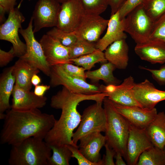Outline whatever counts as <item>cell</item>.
<instances>
[{"instance_id": "6da1fadb", "label": "cell", "mask_w": 165, "mask_h": 165, "mask_svg": "<svg viewBox=\"0 0 165 165\" xmlns=\"http://www.w3.org/2000/svg\"><path fill=\"white\" fill-rule=\"evenodd\" d=\"M107 97L105 93L85 94L75 93L63 86L51 98L50 105L53 108L60 109L61 115L44 139L50 145H72L74 130L79 125L82 115L77 107L81 102L86 100L95 101H103Z\"/></svg>"}, {"instance_id": "7a4b0ae2", "label": "cell", "mask_w": 165, "mask_h": 165, "mask_svg": "<svg viewBox=\"0 0 165 165\" xmlns=\"http://www.w3.org/2000/svg\"><path fill=\"white\" fill-rule=\"evenodd\" d=\"M3 119L0 142L11 145L31 137L44 139L57 121L53 115L42 113L39 109L20 111L10 108L6 111Z\"/></svg>"}, {"instance_id": "3957f363", "label": "cell", "mask_w": 165, "mask_h": 165, "mask_svg": "<svg viewBox=\"0 0 165 165\" xmlns=\"http://www.w3.org/2000/svg\"><path fill=\"white\" fill-rule=\"evenodd\" d=\"M52 150L44 139L31 137L12 145L10 165H47Z\"/></svg>"}, {"instance_id": "277c9868", "label": "cell", "mask_w": 165, "mask_h": 165, "mask_svg": "<svg viewBox=\"0 0 165 165\" xmlns=\"http://www.w3.org/2000/svg\"><path fill=\"white\" fill-rule=\"evenodd\" d=\"M103 104L107 115L105 132L106 143L116 153L120 154L125 160L130 124L116 111L107 97L104 99Z\"/></svg>"}, {"instance_id": "5b68a950", "label": "cell", "mask_w": 165, "mask_h": 165, "mask_svg": "<svg viewBox=\"0 0 165 165\" xmlns=\"http://www.w3.org/2000/svg\"><path fill=\"white\" fill-rule=\"evenodd\" d=\"M103 101H95L84 110L79 126L72 136L73 143L78 142L85 136L94 132H105L107 115L102 106Z\"/></svg>"}, {"instance_id": "8992f818", "label": "cell", "mask_w": 165, "mask_h": 165, "mask_svg": "<svg viewBox=\"0 0 165 165\" xmlns=\"http://www.w3.org/2000/svg\"><path fill=\"white\" fill-rule=\"evenodd\" d=\"M50 84L51 86L62 85L75 93L90 95L102 93L100 85L88 83L82 79L66 72L59 65L50 66Z\"/></svg>"}, {"instance_id": "52a82bcc", "label": "cell", "mask_w": 165, "mask_h": 165, "mask_svg": "<svg viewBox=\"0 0 165 165\" xmlns=\"http://www.w3.org/2000/svg\"><path fill=\"white\" fill-rule=\"evenodd\" d=\"M153 22L146 13L142 3L124 19V30L136 44L149 39Z\"/></svg>"}, {"instance_id": "ba28073f", "label": "cell", "mask_w": 165, "mask_h": 165, "mask_svg": "<svg viewBox=\"0 0 165 165\" xmlns=\"http://www.w3.org/2000/svg\"><path fill=\"white\" fill-rule=\"evenodd\" d=\"M33 20L31 17L28 27L19 29L26 45L24 54L20 57L33 65L46 75L49 76L50 66L46 61L40 43L35 39L33 31Z\"/></svg>"}, {"instance_id": "9c48e42d", "label": "cell", "mask_w": 165, "mask_h": 165, "mask_svg": "<svg viewBox=\"0 0 165 165\" xmlns=\"http://www.w3.org/2000/svg\"><path fill=\"white\" fill-rule=\"evenodd\" d=\"M25 18L17 7L9 13L7 19L0 27V39L12 45L15 56L20 58L26 52V45L20 39L18 32Z\"/></svg>"}, {"instance_id": "30bf717a", "label": "cell", "mask_w": 165, "mask_h": 165, "mask_svg": "<svg viewBox=\"0 0 165 165\" xmlns=\"http://www.w3.org/2000/svg\"><path fill=\"white\" fill-rule=\"evenodd\" d=\"M100 15L84 13L73 32L78 38L93 43L98 41L109 21Z\"/></svg>"}, {"instance_id": "8fae6325", "label": "cell", "mask_w": 165, "mask_h": 165, "mask_svg": "<svg viewBox=\"0 0 165 165\" xmlns=\"http://www.w3.org/2000/svg\"><path fill=\"white\" fill-rule=\"evenodd\" d=\"M56 0H38L31 17L34 22L35 33L41 29L56 27L61 6Z\"/></svg>"}, {"instance_id": "7c38bea8", "label": "cell", "mask_w": 165, "mask_h": 165, "mask_svg": "<svg viewBox=\"0 0 165 165\" xmlns=\"http://www.w3.org/2000/svg\"><path fill=\"white\" fill-rule=\"evenodd\" d=\"M153 146L145 129L130 124L125 159L127 164L137 165L141 154Z\"/></svg>"}, {"instance_id": "4fadbf2b", "label": "cell", "mask_w": 165, "mask_h": 165, "mask_svg": "<svg viewBox=\"0 0 165 165\" xmlns=\"http://www.w3.org/2000/svg\"><path fill=\"white\" fill-rule=\"evenodd\" d=\"M85 13L78 0L63 3L61 5L56 27L66 32H73Z\"/></svg>"}, {"instance_id": "5bb4252c", "label": "cell", "mask_w": 165, "mask_h": 165, "mask_svg": "<svg viewBox=\"0 0 165 165\" xmlns=\"http://www.w3.org/2000/svg\"><path fill=\"white\" fill-rule=\"evenodd\" d=\"M134 97L140 106L150 110L159 102L165 100V91L159 90L147 79L135 83L133 88Z\"/></svg>"}, {"instance_id": "9a60e30c", "label": "cell", "mask_w": 165, "mask_h": 165, "mask_svg": "<svg viewBox=\"0 0 165 165\" xmlns=\"http://www.w3.org/2000/svg\"><path fill=\"white\" fill-rule=\"evenodd\" d=\"M111 102L116 111L130 124L141 129H145L157 113L155 108L148 110L138 106H124Z\"/></svg>"}, {"instance_id": "2e32d148", "label": "cell", "mask_w": 165, "mask_h": 165, "mask_svg": "<svg viewBox=\"0 0 165 165\" xmlns=\"http://www.w3.org/2000/svg\"><path fill=\"white\" fill-rule=\"evenodd\" d=\"M47 61L50 66L66 63H72L69 57V48L46 34L39 41Z\"/></svg>"}, {"instance_id": "e0dca14e", "label": "cell", "mask_w": 165, "mask_h": 165, "mask_svg": "<svg viewBox=\"0 0 165 165\" xmlns=\"http://www.w3.org/2000/svg\"><path fill=\"white\" fill-rule=\"evenodd\" d=\"M79 141L78 146L82 153L91 162L103 165L100 151L106 143L105 136L101 132H94L83 137Z\"/></svg>"}, {"instance_id": "ac0fdd59", "label": "cell", "mask_w": 165, "mask_h": 165, "mask_svg": "<svg viewBox=\"0 0 165 165\" xmlns=\"http://www.w3.org/2000/svg\"><path fill=\"white\" fill-rule=\"evenodd\" d=\"M11 108L16 110L26 111L39 109L45 106L47 98L36 95L34 92L24 90L15 85L12 93Z\"/></svg>"}, {"instance_id": "d6986e66", "label": "cell", "mask_w": 165, "mask_h": 165, "mask_svg": "<svg viewBox=\"0 0 165 165\" xmlns=\"http://www.w3.org/2000/svg\"><path fill=\"white\" fill-rule=\"evenodd\" d=\"M134 51L141 60L152 64L165 63V42L162 41L148 39L136 44Z\"/></svg>"}, {"instance_id": "ffe728a7", "label": "cell", "mask_w": 165, "mask_h": 165, "mask_svg": "<svg viewBox=\"0 0 165 165\" xmlns=\"http://www.w3.org/2000/svg\"><path fill=\"white\" fill-rule=\"evenodd\" d=\"M135 83L134 78L130 76L124 79L120 84L112 85L111 91L107 94V97L112 102L120 105L141 107L133 94Z\"/></svg>"}, {"instance_id": "44dd1931", "label": "cell", "mask_w": 165, "mask_h": 165, "mask_svg": "<svg viewBox=\"0 0 165 165\" xmlns=\"http://www.w3.org/2000/svg\"><path fill=\"white\" fill-rule=\"evenodd\" d=\"M125 32L124 19L120 20L117 11L111 15L109 19L107 31L104 36L97 42L96 48L103 51L113 42L121 39H126L127 36Z\"/></svg>"}, {"instance_id": "7402d4cb", "label": "cell", "mask_w": 165, "mask_h": 165, "mask_svg": "<svg viewBox=\"0 0 165 165\" xmlns=\"http://www.w3.org/2000/svg\"><path fill=\"white\" fill-rule=\"evenodd\" d=\"M105 56L108 62L115 66L116 68L126 69L129 61V47L126 39L115 41L105 50Z\"/></svg>"}, {"instance_id": "603a6c76", "label": "cell", "mask_w": 165, "mask_h": 165, "mask_svg": "<svg viewBox=\"0 0 165 165\" xmlns=\"http://www.w3.org/2000/svg\"><path fill=\"white\" fill-rule=\"evenodd\" d=\"M13 73L15 79V85L26 90H30L32 85V77L40 70L35 66L21 58L13 66Z\"/></svg>"}, {"instance_id": "cb8c5ba5", "label": "cell", "mask_w": 165, "mask_h": 165, "mask_svg": "<svg viewBox=\"0 0 165 165\" xmlns=\"http://www.w3.org/2000/svg\"><path fill=\"white\" fill-rule=\"evenodd\" d=\"M13 66L5 69L0 78V119H3L4 112L11 108L9 99L13 91L15 79L13 73Z\"/></svg>"}, {"instance_id": "d4e9b609", "label": "cell", "mask_w": 165, "mask_h": 165, "mask_svg": "<svg viewBox=\"0 0 165 165\" xmlns=\"http://www.w3.org/2000/svg\"><path fill=\"white\" fill-rule=\"evenodd\" d=\"M145 130L153 145L163 149L165 145L164 112L157 113Z\"/></svg>"}, {"instance_id": "484cf974", "label": "cell", "mask_w": 165, "mask_h": 165, "mask_svg": "<svg viewBox=\"0 0 165 165\" xmlns=\"http://www.w3.org/2000/svg\"><path fill=\"white\" fill-rule=\"evenodd\" d=\"M116 68L113 64L107 62L102 63L98 69L85 72L86 77L94 83H97L99 80H102L107 85H118L121 81L113 74V72Z\"/></svg>"}, {"instance_id": "4316f807", "label": "cell", "mask_w": 165, "mask_h": 165, "mask_svg": "<svg viewBox=\"0 0 165 165\" xmlns=\"http://www.w3.org/2000/svg\"><path fill=\"white\" fill-rule=\"evenodd\" d=\"M137 165H165V154L162 149L153 146L141 154Z\"/></svg>"}, {"instance_id": "83f0119b", "label": "cell", "mask_w": 165, "mask_h": 165, "mask_svg": "<svg viewBox=\"0 0 165 165\" xmlns=\"http://www.w3.org/2000/svg\"><path fill=\"white\" fill-rule=\"evenodd\" d=\"M70 61L75 65L82 67L87 71H90L96 63L108 62L104 53L98 49L92 53L71 59Z\"/></svg>"}, {"instance_id": "f1b7e54d", "label": "cell", "mask_w": 165, "mask_h": 165, "mask_svg": "<svg viewBox=\"0 0 165 165\" xmlns=\"http://www.w3.org/2000/svg\"><path fill=\"white\" fill-rule=\"evenodd\" d=\"M52 154L47 161V165H69L72 152L67 145H50Z\"/></svg>"}, {"instance_id": "f546056e", "label": "cell", "mask_w": 165, "mask_h": 165, "mask_svg": "<svg viewBox=\"0 0 165 165\" xmlns=\"http://www.w3.org/2000/svg\"><path fill=\"white\" fill-rule=\"evenodd\" d=\"M68 48L70 59L92 53L97 49L96 44L78 38L73 45Z\"/></svg>"}, {"instance_id": "4dcf8cb0", "label": "cell", "mask_w": 165, "mask_h": 165, "mask_svg": "<svg viewBox=\"0 0 165 165\" xmlns=\"http://www.w3.org/2000/svg\"><path fill=\"white\" fill-rule=\"evenodd\" d=\"M146 13L154 22L165 13V0H143Z\"/></svg>"}, {"instance_id": "1f68e13d", "label": "cell", "mask_w": 165, "mask_h": 165, "mask_svg": "<svg viewBox=\"0 0 165 165\" xmlns=\"http://www.w3.org/2000/svg\"><path fill=\"white\" fill-rule=\"evenodd\" d=\"M46 34L56 39L64 46L69 47L77 40L74 33L64 31L56 27L49 31Z\"/></svg>"}, {"instance_id": "d6a6232c", "label": "cell", "mask_w": 165, "mask_h": 165, "mask_svg": "<svg viewBox=\"0 0 165 165\" xmlns=\"http://www.w3.org/2000/svg\"><path fill=\"white\" fill-rule=\"evenodd\" d=\"M86 13L100 15L108 6L107 0H78Z\"/></svg>"}, {"instance_id": "836d02e7", "label": "cell", "mask_w": 165, "mask_h": 165, "mask_svg": "<svg viewBox=\"0 0 165 165\" xmlns=\"http://www.w3.org/2000/svg\"><path fill=\"white\" fill-rule=\"evenodd\" d=\"M149 39H158L165 42V13L153 22Z\"/></svg>"}, {"instance_id": "e575fe53", "label": "cell", "mask_w": 165, "mask_h": 165, "mask_svg": "<svg viewBox=\"0 0 165 165\" xmlns=\"http://www.w3.org/2000/svg\"><path fill=\"white\" fill-rule=\"evenodd\" d=\"M59 65L69 74L86 81L85 70L83 67L74 65L72 63H66Z\"/></svg>"}, {"instance_id": "d590c367", "label": "cell", "mask_w": 165, "mask_h": 165, "mask_svg": "<svg viewBox=\"0 0 165 165\" xmlns=\"http://www.w3.org/2000/svg\"><path fill=\"white\" fill-rule=\"evenodd\" d=\"M143 0H126L118 11L120 20L125 18L127 15L138 5L143 2Z\"/></svg>"}, {"instance_id": "8d00e7d4", "label": "cell", "mask_w": 165, "mask_h": 165, "mask_svg": "<svg viewBox=\"0 0 165 165\" xmlns=\"http://www.w3.org/2000/svg\"><path fill=\"white\" fill-rule=\"evenodd\" d=\"M72 152V157L75 158L79 165H99L98 164L91 162L88 160L80 152L79 146L67 145Z\"/></svg>"}, {"instance_id": "74e56055", "label": "cell", "mask_w": 165, "mask_h": 165, "mask_svg": "<svg viewBox=\"0 0 165 165\" xmlns=\"http://www.w3.org/2000/svg\"><path fill=\"white\" fill-rule=\"evenodd\" d=\"M139 68L150 72L152 78L159 85H165V63L158 69H151L141 66H140Z\"/></svg>"}, {"instance_id": "f35d334b", "label": "cell", "mask_w": 165, "mask_h": 165, "mask_svg": "<svg viewBox=\"0 0 165 165\" xmlns=\"http://www.w3.org/2000/svg\"><path fill=\"white\" fill-rule=\"evenodd\" d=\"M105 154L104 155L102 161L103 165H115L113 158L114 157L116 152L109 146L106 143L105 146Z\"/></svg>"}, {"instance_id": "ab89813d", "label": "cell", "mask_w": 165, "mask_h": 165, "mask_svg": "<svg viewBox=\"0 0 165 165\" xmlns=\"http://www.w3.org/2000/svg\"><path fill=\"white\" fill-rule=\"evenodd\" d=\"M16 57L12 47L10 50L6 52L0 49V66L2 67L7 65Z\"/></svg>"}, {"instance_id": "60d3db41", "label": "cell", "mask_w": 165, "mask_h": 165, "mask_svg": "<svg viewBox=\"0 0 165 165\" xmlns=\"http://www.w3.org/2000/svg\"><path fill=\"white\" fill-rule=\"evenodd\" d=\"M17 0H0V8L3 9L6 12L9 13L14 9L16 4Z\"/></svg>"}, {"instance_id": "b9f144b4", "label": "cell", "mask_w": 165, "mask_h": 165, "mask_svg": "<svg viewBox=\"0 0 165 165\" xmlns=\"http://www.w3.org/2000/svg\"><path fill=\"white\" fill-rule=\"evenodd\" d=\"M126 0H107L111 9V15L116 13Z\"/></svg>"}, {"instance_id": "7bdbcfd3", "label": "cell", "mask_w": 165, "mask_h": 165, "mask_svg": "<svg viewBox=\"0 0 165 165\" xmlns=\"http://www.w3.org/2000/svg\"><path fill=\"white\" fill-rule=\"evenodd\" d=\"M50 85L39 84L35 86L34 92L36 95L42 97L44 96L45 93L50 89Z\"/></svg>"}, {"instance_id": "ee69618b", "label": "cell", "mask_w": 165, "mask_h": 165, "mask_svg": "<svg viewBox=\"0 0 165 165\" xmlns=\"http://www.w3.org/2000/svg\"><path fill=\"white\" fill-rule=\"evenodd\" d=\"M114 157L116 159L115 164L116 165H126L127 163L123 160V156L120 154L116 153Z\"/></svg>"}, {"instance_id": "f6af8a7d", "label": "cell", "mask_w": 165, "mask_h": 165, "mask_svg": "<svg viewBox=\"0 0 165 165\" xmlns=\"http://www.w3.org/2000/svg\"><path fill=\"white\" fill-rule=\"evenodd\" d=\"M41 82V78L37 74L33 75L31 79V82L32 85L36 86L39 85Z\"/></svg>"}, {"instance_id": "bcb514c9", "label": "cell", "mask_w": 165, "mask_h": 165, "mask_svg": "<svg viewBox=\"0 0 165 165\" xmlns=\"http://www.w3.org/2000/svg\"><path fill=\"white\" fill-rule=\"evenodd\" d=\"M0 22H2L4 19V14L6 12L2 8H0Z\"/></svg>"}, {"instance_id": "7dc6e473", "label": "cell", "mask_w": 165, "mask_h": 165, "mask_svg": "<svg viewBox=\"0 0 165 165\" xmlns=\"http://www.w3.org/2000/svg\"><path fill=\"white\" fill-rule=\"evenodd\" d=\"M60 3L62 4L63 3L67 2L70 0H56Z\"/></svg>"}, {"instance_id": "c3c4849f", "label": "cell", "mask_w": 165, "mask_h": 165, "mask_svg": "<svg viewBox=\"0 0 165 165\" xmlns=\"http://www.w3.org/2000/svg\"><path fill=\"white\" fill-rule=\"evenodd\" d=\"M23 0H21V1H20V3H19V5H18V6H17V7H18L19 8L20 7V6H21V3H22V2H23Z\"/></svg>"}, {"instance_id": "681fc988", "label": "cell", "mask_w": 165, "mask_h": 165, "mask_svg": "<svg viewBox=\"0 0 165 165\" xmlns=\"http://www.w3.org/2000/svg\"><path fill=\"white\" fill-rule=\"evenodd\" d=\"M165 154V145H164L163 149Z\"/></svg>"}, {"instance_id": "f907efd6", "label": "cell", "mask_w": 165, "mask_h": 165, "mask_svg": "<svg viewBox=\"0 0 165 165\" xmlns=\"http://www.w3.org/2000/svg\"><path fill=\"white\" fill-rule=\"evenodd\" d=\"M164 112H165V111Z\"/></svg>"}]
</instances>
